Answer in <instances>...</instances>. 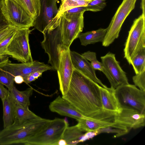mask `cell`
<instances>
[{
	"label": "cell",
	"mask_w": 145,
	"mask_h": 145,
	"mask_svg": "<svg viewBox=\"0 0 145 145\" xmlns=\"http://www.w3.org/2000/svg\"><path fill=\"white\" fill-rule=\"evenodd\" d=\"M100 85L74 69L68 89L62 97L84 116L91 118L102 112Z\"/></svg>",
	"instance_id": "1"
},
{
	"label": "cell",
	"mask_w": 145,
	"mask_h": 145,
	"mask_svg": "<svg viewBox=\"0 0 145 145\" xmlns=\"http://www.w3.org/2000/svg\"><path fill=\"white\" fill-rule=\"evenodd\" d=\"M51 120L41 117L24 120L15 119L11 125L0 131V145L25 144Z\"/></svg>",
	"instance_id": "2"
},
{
	"label": "cell",
	"mask_w": 145,
	"mask_h": 145,
	"mask_svg": "<svg viewBox=\"0 0 145 145\" xmlns=\"http://www.w3.org/2000/svg\"><path fill=\"white\" fill-rule=\"evenodd\" d=\"M145 13L135 19L125 44L124 57L129 64L137 52L145 47Z\"/></svg>",
	"instance_id": "3"
},
{
	"label": "cell",
	"mask_w": 145,
	"mask_h": 145,
	"mask_svg": "<svg viewBox=\"0 0 145 145\" xmlns=\"http://www.w3.org/2000/svg\"><path fill=\"white\" fill-rule=\"evenodd\" d=\"M84 12L62 14L58 19L63 45L69 48L73 41L78 38L84 27Z\"/></svg>",
	"instance_id": "4"
},
{
	"label": "cell",
	"mask_w": 145,
	"mask_h": 145,
	"mask_svg": "<svg viewBox=\"0 0 145 145\" xmlns=\"http://www.w3.org/2000/svg\"><path fill=\"white\" fill-rule=\"evenodd\" d=\"M69 125L65 119L55 118L42 129L30 138L26 145H57L62 139L65 131Z\"/></svg>",
	"instance_id": "5"
},
{
	"label": "cell",
	"mask_w": 145,
	"mask_h": 145,
	"mask_svg": "<svg viewBox=\"0 0 145 145\" xmlns=\"http://www.w3.org/2000/svg\"><path fill=\"white\" fill-rule=\"evenodd\" d=\"M32 30L27 27L17 28L7 47L5 55L22 63L33 61L29 41V35Z\"/></svg>",
	"instance_id": "6"
},
{
	"label": "cell",
	"mask_w": 145,
	"mask_h": 145,
	"mask_svg": "<svg viewBox=\"0 0 145 145\" xmlns=\"http://www.w3.org/2000/svg\"><path fill=\"white\" fill-rule=\"evenodd\" d=\"M1 11L9 25L17 28L33 27L34 20L14 0H2Z\"/></svg>",
	"instance_id": "7"
},
{
	"label": "cell",
	"mask_w": 145,
	"mask_h": 145,
	"mask_svg": "<svg viewBox=\"0 0 145 145\" xmlns=\"http://www.w3.org/2000/svg\"><path fill=\"white\" fill-rule=\"evenodd\" d=\"M137 0H123L107 28L102 45L107 47L119 36L121 26L126 18L134 9Z\"/></svg>",
	"instance_id": "8"
},
{
	"label": "cell",
	"mask_w": 145,
	"mask_h": 145,
	"mask_svg": "<svg viewBox=\"0 0 145 145\" xmlns=\"http://www.w3.org/2000/svg\"><path fill=\"white\" fill-rule=\"evenodd\" d=\"M115 91L121 107L131 108L145 114V91L129 84L119 86Z\"/></svg>",
	"instance_id": "9"
},
{
	"label": "cell",
	"mask_w": 145,
	"mask_h": 145,
	"mask_svg": "<svg viewBox=\"0 0 145 145\" xmlns=\"http://www.w3.org/2000/svg\"><path fill=\"white\" fill-rule=\"evenodd\" d=\"M43 34L44 39L41 42V45L48 55V63L57 71L60 52L64 46L59 25L53 29L45 31Z\"/></svg>",
	"instance_id": "10"
},
{
	"label": "cell",
	"mask_w": 145,
	"mask_h": 145,
	"mask_svg": "<svg viewBox=\"0 0 145 145\" xmlns=\"http://www.w3.org/2000/svg\"><path fill=\"white\" fill-rule=\"evenodd\" d=\"M101 58L102 65L108 75L111 87L116 89L120 86L129 84L126 73L116 60L115 54L109 52Z\"/></svg>",
	"instance_id": "11"
},
{
	"label": "cell",
	"mask_w": 145,
	"mask_h": 145,
	"mask_svg": "<svg viewBox=\"0 0 145 145\" xmlns=\"http://www.w3.org/2000/svg\"><path fill=\"white\" fill-rule=\"evenodd\" d=\"M117 112L104 110L91 118H81L76 125L83 132L94 131L108 127H114Z\"/></svg>",
	"instance_id": "12"
},
{
	"label": "cell",
	"mask_w": 145,
	"mask_h": 145,
	"mask_svg": "<svg viewBox=\"0 0 145 145\" xmlns=\"http://www.w3.org/2000/svg\"><path fill=\"white\" fill-rule=\"evenodd\" d=\"M70 50L64 46L60 52L57 70L59 90L62 96L66 93L69 88L74 68L71 60Z\"/></svg>",
	"instance_id": "13"
},
{
	"label": "cell",
	"mask_w": 145,
	"mask_h": 145,
	"mask_svg": "<svg viewBox=\"0 0 145 145\" xmlns=\"http://www.w3.org/2000/svg\"><path fill=\"white\" fill-rule=\"evenodd\" d=\"M59 0H40L39 14L34 20L33 27L42 33L48 28L58 9L57 3Z\"/></svg>",
	"instance_id": "14"
},
{
	"label": "cell",
	"mask_w": 145,
	"mask_h": 145,
	"mask_svg": "<svg viewBox=\"0 0 145 145\" xmlns=\"http://www.w3.org/2000/svg\"><path fill=\"white\" fill-rule=\"evenodd\" d=\"M115 122L129 131L137 129L145 126V114L131 108L122 107L117 114Z\"/></svg>",
	"instance_id": "15"
},
{
	"label": "cell",
	"mask_w": 145,
	"mask_h": 145,
	"mask_svg": "<svg viewBox=\"0 0 145 145\" xmlns=\"http://www.w3.org/2000/svg\"><path fill=\"white\" fill-rule=\"evenodd\" d=\"M0 68L14 77L20 75L23 77L36 71L44 72L48 70H55L52 66L37 61L21 63L10 62Z\"/></svg>",
	"instance_id": "16"
},
{
	"label": "cell",
	"mask_w": 145,
	"mask_h": 145,
	"mask_svg": "<svg viewBox=\"0 0 145 145\" xmlns=\"http://www.w3.org/2000/svg\"><path fill=\"white\" fill-rule=\"evenodd\" d=\"M71 60L74 69L80 72L103 87L107 86L97 77L95 70L91 63L81 55L74 51H70Z\"/></svg>",
	"instance_id": "17"
},
{
	"label": "cell",
	"mask_w": 145,
	"mask_h": 145,
	"mask_svg": "<svg viewBox=\"0 0 145 145\" xmlns=\"http://www.w3.org/2000/svg\"><path fill=\"white\" fill-rule=\"evenodd\" d=\"M49 107L51 112L75 119L77 121L81 118H88L80 113L69 102L59 95L50 103Z\"/></svg>",
	"instance_id": "18"
},
{
	"label": "cell",
	"mask_w": 145,
	"mask_h": 145,
	"mask_svg": "<svg viewBox=\"0 0 145 145\" xmlns=\"http://www.w3.org/2000/svg\"><path fill=\"white\" fill-rule=\"evenodd\" d=\"M101 100L103 109L119 112L121 107L116 96L115 89L111 87L99 86Z\"/></svg>",
	"instance_id": "19"
},
{
	"label": "cell",
	"mask_w": 145,
	"mask_h": 145,
	"mask_svg": "<svg viewBox=\"0 0 145 145\" xmlns=\"http://www.w3.org/2000/svg\"><path fill=\"white\" fill-rule=\"evenodd\" d=\"M106 31L107 28H100L95 31L81 33L78 38L79 39L81 44L85 46L99 42H102Z\"/></svg>",
	"instance_id": "20"
},
{
	"label": "cell",
	"mask_w": 145,
	"mask_h": 145,
	"mask_svg": "<svg viewBox=\"0 0 145 145\" xmlns=\"http://www.w3.org/2000/svg\"><path fill=\"white\" fill-rule=\"evenodd\" d=\"M33 92V89L32 88L20 91L14 84L9 91V95L16 104L24 106L29 107L30 105L29 98Z\"/></svg>",
	"instance_id": "21"
},
{
	"label": "cell",
	"mask_w": 145,
	"mask_h": 145,
	"mask_svg": "<svg viewBox=\"0 0 145 145\" xmlns=\"http://www.w3.org/2000/svg\"><path fill=\"white\" fill-rule=\"evenodd\" d=\"M4 128L11 125L15 120V103L8 95L2 101Z\"/></svg>",
	"instance_id": "22"
},
{
	"label": "cell",
	"mask_w": 145,
	"mask_h": 145,
	"mask_svg": "<svg viewBox=\"0 0 145 145\" xmlns=\"http://www.w3.org/2000/svg\"><path fill=\"white\" fill-rule=\"evenodd\" d=\"M61 3L57 13L51 24L56 23L61 15L65 12L74 8L86 6L91 0H61Z\"/></svg>",
	"instance_id": "23"
},
{
	"label": "cell",
	"mask_w": 145,
	"mask_h": 145,
	"mask_svg": "<svg viewBox=\"0 0 145 145\" xmlns=\"http://www.w3.org/2000/svg\"><path fill=\"white\" fill-rule=\"evenodd\" d=\"M34 20L39 14L40 7L36 0H14Z\"/></svg>",
	"instance_id": "24"
},
{
	"label": "cell",
	"mask_w": 145,
	"mask_h": 145,
	"mask_svg": "<svg viewBox=\"0 0 145 145\" xmlns=\"http://www.w3.org/2000/svg\"><path fill=\"white\" fill-rule=\"evenodd\" d=\"M82 131L76 125L68 126L64 133L62 138L65 140L67 145H71L74 142L79 140L83 135Z\"/></svg>",
	"instance_id": "25"
},
{
	"label": "cell",
	"mask_w": 145,
	"mask_h": 145,
	"mask_svg": "<svg viewBox=\"0 0 145 145\" xmlns=\"http://www.w3.org/2000/svg\"><path fill=\"white\" fill-rule=\"evenodd\" d=\"M15 119L20 120H31L41 118L32 112L29 107H25L15 103Z\"/></svg>",
	"instance_id": "26"
},
{
	"label": "cell",
	"mask_w": 145,
	"mask_h": 145,
	"mask_svg": "<svg viewBox=\"0 0 145 145\" xmlns=\"http://www.w3.org/2000/svg\"><path fill=\"white\" fill-rule=\"evenodd\" d=\"M136 74L145 70V47L140 49L133 58L131 64Z\"/></svg>",
	"instance_id": "27"
},
{
	"label": "cell",
	"mask_w": 145,
	"mask_h": 145,
	"mask_svg": "<svg viewBox=\"0 0 145 145\" xmlns=\"http://www.w3.org/2000/svg\"><path fill=\"white\" fill-rule=\"evenodd\" d=\"M81 55L88 61H90L92 68L95 70H98L102 72L108 79L109 76L104 68L101 62L97 59L96 53L89 51L82 54Z\"/></svg>",
	"instance_id": "28"
},
{
	"label": "cell",
	"mask_w": 145,
	"mask_h": 145,
	"mask_svg": "<svg viewBox=\"0 0 145 145\" xmlns=\"http://www.w3.org/2000/svg\"><path fill=\"white\" fill-rule=\"evenodd\" d=\"M14 77L0 68V83L5 86L8 91L13 86Z\"/></svg>",
	"instance_id": "29"
},
{
	"label": "cell",
	"mask_w": 145,
	"mask_h": 145,
	"mask_svg": "<svg viewBox=\"0 0 145 145\" xmlns=\"http://www.w3.org/2000/svg\"><path fill=\"white\" fill-rule=\"evenodd\" d=\"M106 0H91L87 8L88 11L97 12L103 9L106 5Z\"/></svg>",
	"instance_id": "30"
},
{
	"label": "cell",
	"mask_w": 145,
	"mask_h": 145,
	"mask_svg": "<svg viewBox=\"0 0 145 145\" xmlns=\"http://www.w3.org/2000/svg\"><path fill=\"white\" fill-rule=\"evenodd\" d=\"M134 84L140 90L145 91V70L136 74L132 78Z\"/></svg>",
	"instance_id": "31"
},
{
	"label": "cell",
	"mask_w": 145,
	"mask_h": 145,
	"mask_svg": "<svg viewBox=\"0 0 145 145\" xmlns=\"http://www.w3.org/2000/svg\"><path fill=\"white\" fill-rule=\"evenodd\" d=\"M17 29L0 44V55H5L7 47L15 33Z\"/></svg>",
	"instance_id": "32"
},
{
	"label": "cell",
	"mask_w": 145,
	"mask_h": 145,
	"mask_svg": "<svg viewBox=\"0 0 145 145\" xmlns=\"http://www.w3.org/2000/svg\"><path fill=\"white\" fill-rule=\"evenodd\" d=\"M16 29L14 26L10 25L0 31V44Z\"/></svg>",
	"instance_id": "33"
},
{
	"label": "cell",
	"mask_w": 145,
	"mask_h": 145,
	"mask_svg": "<svg viewBox=\"0 0 145 145\" xmlns=\"http://www.w3.org/2000/svg\"><path fill=\"white\" fill-rule=\"evenodd\" d=\"M98 129L94 131L86 132L81 136L79 140L80 142H84L87 140L93 138L99 134Z\"/></svg>",
	"instance_id": "34"
},
{
	"label": "cell",
	"mask_w": 145,
	"mask_h": 145,
	"mask_svg": "<svg viewBox=\"0 0 145 145\" xmlns=\"http://www.w3.org/2000/svg\"><path fill=\"white\" fill-rule=\"evenodd\" d=\"M9 25L2 13L0 6V31L7 27Z\"/></svg>",
	"instance_id": "35"
},
{
	"label": "cell",
	"mask_w": 145,
	"mask_h": 145,
	"mask_svg": "<svg viewBox=\"0 0 145 145\" xmlns=\"http://www.w3.org/2000/svg\"><path fill=\"white\" fill-rule=\"evenodd\" d=\"M9 94V91L6 88L4 85L0 83V97L3 101Z\"/></svg>",
	"instance_id": "36"
},
{
	"label": "cell",
	"mask_w": 145,
	"mask_h": 145,
	"mask_svg": "<svg viewBox=\"0 0 145 145\" xmlns=\"http://www.w3.org/2000/svg\"><path fill=\"white\" fill-rule=\"evenodd\" d=\"M86 11H88L86 6H82L74 8L65 12L67 13H75Z\"/></svg>",
	"instance_id": "37"
},
{
	"label": "cell",
	"mask_w": 145,
	"mask_h": 145,
	"mask_svg": "<svg viewBox=\"0 0 145 145\" xmlns=\"http://www.w3.org/2000/svg\"><path fill=\"white\" fill-rule=\"evenodd\" d=\"M10 62L9 57L7 56L0 55V68H1L7 63Z\"/></svg>",
	"instance_id": "38"
},
{
	"label": "cell",
	"mask_w": 145,
	"mask_h": 145,
	"mask_svg": "<svg viewBox=\"0 0 145 145\" xmlns=\"http://www.w3.org/2000/svg\"><path fill=\"white\" fill-rule=\"evenodd\" d=\"M24 82L28 84L35 80L37 79L31 74L27 75L23 77Z\"/></svg>",
	"instance_id": "39"
},
{
	"label": "cell",
	"mask_w": 145,
	"mask_h": 145,
	"mask_svg": "<svg viewBox=\"0 0 145 145\" xmlns=\"http://www.w3.org/2000/svg\"><path fill=\"white\" fill-rule=\"evenodd\" d=\"M14 82L17 84H21L24 82L23 78L20 75L14 76Z\"/></svg>",
	"instance_id": "40"
},
{
	"label": "cell",
	"mask_w": 145,
	"mask_h": 145,
	"mask_svg": "<svg viewBox=\"0 0 145 145\" xmlns=\"http://www.w3.org/2000/svg\"><path fill=\"white\" fill-rule=\"evenodd\" d=\"M43 72L41 71H37L34 72L31 74L37 79L41 76Z\"/></svg>",
	"instance_id": "41"
},
{
	"label": "cell",
	"mask_w": 145,
	"mask_h": 145,
	"mask_svg": "<svg viewBox=\"0 0 145 145\" xmlns=\"http://www.w3.org/2000/svg\"><path fill=\"white\" fill-rule=\"evenodd\" d=\"M67 143L63 139H61L58 141L57 145H66Z\"/></svg>",
	"instance_id": "42"
},
{
	"label": "cell",
	"mask_w": 145,
	"mask_h": 145,
	"mask_svg": "<svg viewBox=\"0 0 145 145\" xmlns=\"http://www.w3.org/2000/svg\"><path fill=\"white\" fill-rule=\"evenodd\" d=\"M40 7V0H36Z\"/></svg>",
	"instance_id": "43"
},
{
	"label": "cell",
	"mask_w": 145,
	"mask_h": 145,
	"mask_svg": "<svg viewBox=\"0 0 145 145\" xmlns=\"http://www.w3.org/2000/svg\"><path fill=\"white\" fill-rule=\"evenodd\" d=\"M2 0H0V2L2 1Z\"/></svg>",
	"instance_id": "44"
}]
</instances>
